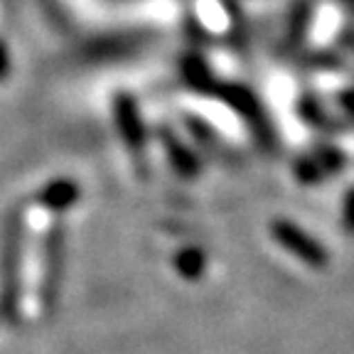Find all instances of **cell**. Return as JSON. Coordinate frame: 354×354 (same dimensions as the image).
<instances>
[{"instance_id":"1","label":"cell","mask_w":354,"mask_h":354,"mask_svg":"<svg viewBox=\"0 0 354 354\" xmlns=\"http://www.w3.org/2000/svg\"><path fill=\"white\" fill-rule=\"evenodd\" d=\"M273 234H276L278 241H281L283 246L295 251L300 259L310 261V263H322V261H325V254H322L320 246L310 241L303 232H298V229H293L290 224H286V221H278L276 227H273Z\"/></svg>"},{"instance_id":"2","label":"cell","mask_w":354,"mask_h":354,"mask_svg":"<svg viewBox=\"0 0 354 354\" xmlns=\"http://www.w3.org/2000/svg\"><path fill=\"white\" fill-rule=\"evenodd\" d=\"M77 185L69 183V180H57V183L47 185L44 192L39 194V202L44 207H50V209H66L69 205L77 202Z\"/></svg>"}]
</instances>
